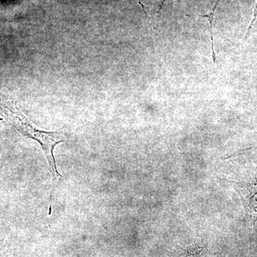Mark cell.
<instances>
[{
  "label": "cell",
  "mask_w": 257,
  "mask_h": 257,
  "mask_svg": "<svg viewBox=\"0 0 257 257\" xmlns=\"http://www.w3.org/2000/svg\"><path fill=\"white\" fill-rule=\"evenodd\" d=\"M165 2L166 0H155V6H156V13L158 20L160 18L161 12H162V8H163Z\"/></svg>",
  "instance_id": "obj_4"
},
{
  "label": "cell",
  "mask_w": 257,
  "mask_h": 257,
  "mask_svg": "<svg viewBox=\"0 0 257 257\" xmlns=\"http://www.w3.org/2000/svg\"><path fill=\"white\" fill-rule=\"evenodd\" d=\"M256 18H257V3L256 4V6H255L254 10H253L252 20H251V23H250L249 26H248L247 32H246V35H245L244 40H246V39L247 38L248 35H249L250 31H251V29H252L253 24H254L255 21H256Z\"/></svg>",
  "instance_id": "obj_3"
},
{
  "label": "cell",
  "mask_w": 257,
  "mask_h": 257,
  "mask_svg": "<svg viewBox=\"0 0 257 257\" xmlns=\"http://www.w3.org/2000/svg\"><path fill=\"white\" fill-rule=\"evenodd\" d=\"M226 181L237 192L245 217L254 226L257 222V167L234 174Z\"/></svg>",
  "instance_id": "obj_2"
},
{
  "label": "cell",
  "mask_w": 257,
  "mask_h": 257,
  "mask_svg": "<svg viewBox=\"0 0 257 257\" xmlns=\"http://www.w3.org/2000/svg\"><path fill=\"white\" fill-rule=\"evenodd\" d=\"M0 114L13 127L16 128L19 133L27 138L35 140L41 146L48 162L52 176V182H53V187L50 194V211H52L51 204H52V193H53L55 186L57 185L59 179L62 177V175L57 170L53 152L57 145L65 141L64 140L65 137L63 134L57 133V132H45L39 130L35 125L32 124L28 118L20 111L16 103L13 101L6 100L2 97H0Z\"/></svg>",
  "instance_id": "obj_1"
}]
</instances>
